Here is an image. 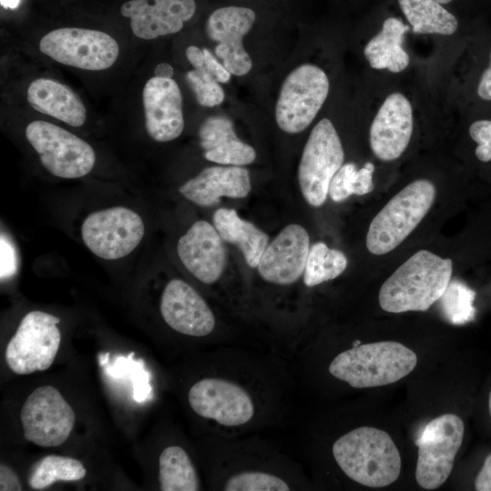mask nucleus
Returning a JSON list of instances; mask_svg holds the SVG:
<instances>
[{
	"label": "nucleus",
	"instance_id": "f257e3e1",
	"mask_svg": "<svg viewBox=\"0 0 491 491\" xmlns=\"http://www.w3.org/2000/svg\"><path fill=\"white\" fill-rule=\"evenodd\" d=\"M452 260L420 250L404 262L382 285L378 301L389 313L426 311L441 297L453 270Z\"/></svg>",
	"mask_w": 491,
	"mask_h": 491
},
{
	"label": "nucleus",
	"instance_id": "f03ea898",
	"mask_svg": "<svg viewBox=\"0 0 491 491\" xmlns=\"http://www.w3.org/2000/svg\"><path fill=\"white\" fill-rule=\"evenodd\" d=\"M339 468L351 480L367 487H385L401 471V457L386 431L360 426L339 436L332 446Z\"/></svg>",
	"mask_w": 491,
	"mask_h": 491
},
{
	"label": "nucleus",
	"instance_id": "7ed1b4c3",
	"mask_svg": "<svg viewBox=\"0 0 491 491\" xmlns=\"http://www.w3.org/2000/svg\"><path fill=\"white\" fill-rule=\"evenodd\" d=\"M417 364L416 353L396 341L355 344L337 354L328 372L355 388L393 384L409 375Z\"/></svg>",
	"mask_w": 491,
	"mask_h": 491
},
{
	"label": "nucleus",
	"instance_id": "20e7f679",
	"mask_svg": "<svg viewBox=\"0 0 491 491\" xmlns=\"http://www.w3.org/2000/svg\"><path fill=\"white\" fill-rule=\"evenodd\" d=\"M435 197L436 187L429 180L405 186L372 220L366 235L368 251L379 256L398 246L428 213Z\"/></svg>",
	"mask_w": 491,
	"mask_h": 491
},
{
	"label": "nucleus",
	"instance_id": "39448f33",
	"mask_svg": "<svg viewBox=\"0 0 491 491\" xmlns=\"http://www.w3.org/2000/svg\"><path fill=\"white\" fill-rule=\"evenodd\" d=\"M329 92L326 74L312 64H303L284 80L276 101L275 116L281 130L289 134L304 131L313 122Z\"/></svg>",
	"mask_w": 491,
	"mask_h": 491
},
{
	"label": "nucleus",
	"instance_id": "423d86ee",
	"mask_svg": "<svg viewBox=\"0 0 491 491\" xmlns=\"http://www.w3.org/2000/svg\"><path fill=\"white\" fill-rule=\"evenodd\" d=\"M191 409L223 428H242L256 416V400L243 385L225 377H205L189 389Z\"/></svg>",
	"mask_w": 491,
	"mask_h": 491
},
{
	"label": "nucleus",
	"instance_id": "0eeeda50",
	"mask_svg": "<svg viewBox=\"0 0 491 491\" xmlns=\"http://www.w3.org/2000/svg\"><path fill=\"white\" fill-rule=\"evenodd\" d=\"M464 433V422L456 414L441 415L426 425L416 440L418 457L415 476L420 487L434 490L446 481Z\"/></svg>",
	"mask_w": 491,
	"mask_h": 491
},
{
	"label": "nucleus",
	"instance_id": "6e6552de",
	"mask_svg": "<svg viewBox=\"0 0 491 491\" xmlns=\"http://www.w3.org/2000/svg\"><path fill=\"white\" fill-rule=\"evenodd\" d=\"M344 158L334 125L327 118L321 119L308 136L298 166L300 190L309 205L317 207L326 202L331 179L343 165Z\"/></svg>",
	"mask_w": 491,
	"mask_h": 491
},
{
	"label": "nucleus",
	"instance_id": "1a4fd4ad",
	"mask_svg": "<svg viewBox=\"0 0 491 491\" xmlns=\"http://www.w3.org/2000/svg\"><path fill=\"white\" fill-rule=\"evenodd\" d=\"M25 136L43 166L57 177L79 178L90 173L95 165L92 146L58 125L33 121L25 128Z\"/></svg>",
	"mask_w": 491,
	"mask_h": 491
},
{
	"label": "nucleus",
	"instance_id": "9d476101",
	"mask_svg": "<svg viewBox=\"0 0 491 491\" xmlns=\"http://www.w3.org/2000/svg\"><path fill=\"white\" fill-rule=\"evenodd\" d=\"M59 322V317L38 310L23 317L5 352L12 372L28 375L52 366L61 343Z\"/></svg>",
	"mask_w": 491,
	"mask_h": 491
},
{
	"label": "nucleus",
	"instance_id": "9b49d317",
	"mask_svg": "<svg viewBox=\"0 0 491 491\" xmlns=\"http://www.w3.org/2000/svg\"><path fill=\"white\" fill-rule=\"evenodd\" d=\"M40 51L63 65L85 70H104L116 60L119 46L101 31L65 27L53 30L39 42Z\"/></svg>",
	"mask_w": 491,
	"mask_h": 491
},
{
	"label": "nucleus",
	"instance_id": "f8f14e48",
	"mask_svg": "<svg viewBox=\"0 0 491 491\" xmlns=\"http://www.w3.org/2000/svg\"><path fill=\"white\" fill-rule=\"evenodd\" d=\"M145 234L141 216L134 210L114 206L89 214L81 226L86 247L105 260L129 255L140 244Z\"/></svg>",
	"mask_w": 491,
	"mask_h": 491
},
{
	"label": "nucleus",
	"instance_id": "ddd939ff",
	"mask_svg": "<svg viewBox=\"0 0 491 491\" xmlns=\"http://www.w3.org/2000/svg\"><path fill=\"white\" fill-rule=\"evenodd\" d=\"M20 420L27 441L42 447H54L69 437L75 414L55 387L42 386L25 399Z\"/></svg>",
	"mask_w": 491,
	"mask_h": 491
},
{
	"label": "nucleus",
	"instance_id": "4468645a",
	"mask_svg": "<svg viewBox=\"0 0 491 491\" xmlns=\"http://www.w3.org/2000/svg\"><path fill=\"white\" fill-rule=\"evenodd\" d=\"M256 19L253 9L230 5L215 9L206 20V34L217 43L215 54L231 75H245L253 66L243 45V37L251 30Z\"/></svg>",
	"mask_w": 491,
	"mask_h": 491
},
{
	"label": "nucleus",
	"instance_id": "2eb2a0df",
	"mask_svg": "<svg viewBox=\"0 0 491 491\" xmlns=\"http://www.w3.org/2000/svg\"><path fill=\"white\" fill-rule=\"evenodd\" d=\"M310 249L307 231L297 224L284 227L266 247L257 266L266 282L287 286L303 275Z\"/></svg>",
	"mask_w": 491,
	"mask_h": 491
},
{
	"label": "nucleus",
	"instance_id": "dca6fc26",
	"mask_svg": "<svg viewBox=\"0 0 491 491\" xmlns=\"http://www.w3.org/2000/svg\"><path fill=\"white\" fill-rule=\"evenodd\" d=\"M160 313L173 330L190 336L202 337L211 334L215 317L205 299L189 284L173 279L163 290Z\"/></svg>",
	"mask_w": 491,
	"mask_h": 491
},
{
	"label": "nucleus",
	"instance_id": "f3484780",
	"mask_svg": "<svg viewBox=\"0 0 491 491\" xmlns=\"http://www.w3.org/2000/svg\"><path fill=\"white\" fill-rule=\"evenodd\" d=\"M215 227L205 220L195 222L176 246L184 266L200 282L215 283L224 273L226 252Z\"/></svg>",
	"mask_w": 491,
	"mask_h": 491
},
{
	"label": "nucleus",
	"instance_id": "a211bd4d",
	"mask_svg": "<svg viewBox=\"0 0 491 491\" xmlns=\"http://www.w3.org/2000/svg\"><path fill=\"white\" fill-rule=\"evenodd\" d=\"M413 133V112L400 93L389 95L377 111L369 131L370 146L382 161L397 159L406 149Z\"/></svg>",
	"mask_w": 491,
	"mask_h": 491
},
{
	"label": "nucleus",
	"instance_id": "6ab92c4d",
	"mask_svg": "<svg viewBox=\"0 0 491 491\" xmlns=\"http://www.w3.org/2000/svg\"><path fill=\"white\" fill-rule=\"evenodd\" d=\"M195 9V0H130L120 12L130 18L135 35L150 40L179 32Z\"/></svg>",
	"mask_w": 491,
	"mask_h": 491
},
{
	"label": "nucleus",
	"instance_id": "aec40b11",
	"mask_svg": "<svg viewBox=\"0 0 491 491\" xmlns=\"http://www.w3.org/2000/svg\"><path fill=\"white\" fill-rule=\"evenodd\" d=\"M145 128L151 138L169 142L177 138L185 126L182 95L172 78L152 77L143 90Z\"/></svg>",
	"mask_w": 491,
	"mask_h": 491
},
{
	"label": "nucleus",
	"instance_id": "412c9836",
	"mask_svg": "<svg viewBox=\"0 0 491 491\" xmlns=\"http://www.w3.org/2000/svg\"><path fill=\"white\" fill-rule=\"evenodd\" d=\"M251 190L249 171L242 166H209L179 187L190 202L204 207L220 203L222 196L246 197Z\"/></svg>",
	"mask_w": 491,
	"mask_h": 491
},
{
	"label": "nucleus",
	"instance_id": "4be33fe9",
	"mask_svg": "<svg viewBox=\"0 0 491 491\" xmlns=\"http://www.w3.org/2000/svg\"><path fill=\"white\" fill-rule=\"evenodd\" d=\"M198 137L204 156L210 162L242 166L256 160L255 149L237 137L232 120L225 116L206 118L199 127Z\"/></svg>",
	"mask_w": 491,
	"mask_h": 491
},
{
	"label": "nucleus",
	"instance_id": "5701e85b",
	"mask_svg": "<svg viewBox=\"0 0 491 491\" xmlns=\"http://www.w3.org/2000/svg\"><path fill=\"white\" fill-rule=\"evenodd\" d=\"M27 101L36 111L72 126H81L85 121L86 111L82 100L71 88L57 81L35 79L27 89Z\"/></svg>",
	"mask_w": 491,
	"mask_h": 491
},
{
	"label": "nucleus",
	"instance_id": "b1692460",
	"mask_svg": "<svg viewBox=\"0 0 491 491\" xmlns=\"http://www.w3.org/2000/svg\"><path fill=\"white\" fill-rule=\"evenodd\" d=\"M409 29V25L401 19L387 17L383 22L381 30L369 40L364 49L370 66L393 73L405 70L409 64V56L403 47V43Z\"/></svg>",
	"mask_w": 491,
	"mask_h": 491
},
{
	"label": "nucleus",
	"instance_id": "393cba45",
	"mask_svg": "<svg viewBox=\"0 0 491 491\" xmlns=\"http://www.w3.org/2000/svg\"><path fill=\"white\" fill-rule=\"evenodd\" d=\"M213 223L221 238L237 246L250 267H257L269 236L251 222L240 218L234 209H217Z\"/></svg>",
	"mask_w": 491,
	"mask_h": 491
},
{
	"label": "nucleus",
	"instance_id": "a878e982",
	"mask_svg": "<svg viewBox=\"0 0 491 491\" xmlns=\"http://www.w3.org/2000/svg\"><path fill=\"white\" fill-rule=\"evenodd\" d=\"M408 24L416 34L450 35L458 27V20L435 0H397Z\"/></svg>",
	"mask_w": 491,
	"mask_h": 491
},
{
	"label": "nucleus",
	"instance_id": "bb28decb",
	"mask_svg": "<svg viewBox=\"0 0 491 491\" xmlns=\"http://www.w3.org/2000/svg\"><path fill=\"white\" fill-rule=\"evenodd\" d=\"M158 480L163 491H196L200 481L195 466L179 446L165 447L158 459Z\"/></svg>",
	"mask_w": 491,
	"mask_h": 491
},
{
	"label": "nucleus",
	"instance_id": "cd10ccee",
	"mask_svg": "<svg viewBox=\"0 0 491 491\" xmlns=\"http://www.w3.org/2000/svg\"><path fill=\"white\" fill-rule=\"evenodd\" d=\"M86 469L76 458L49 455L40 459L32 468L29 485L33 489L40 490L57 481L74 482L84 478Z\"/></svg>",
	"mask_w": 491,
	"mask_h": 491
},
{
	"label": "nucleus",
	"instance_id": "c85d7f7f",
	"mask_svg": "<svg viewBox=\"0 0 491 491\" xmlns=\"http://www.w3.org/2000/svg\"><path fill=\"white\" fill-rule=\"evenodd\" d=\"M347 266V258L337 249L329 248L325 243L311 246L304 271V283L313 287L339 276Z\"/></svg>",
	"mask_w": 491,
	"mask_h": 491
},
{
	"label": "nucleus",
	"instance_id": "c756f323",
	"mask_svg": "<svg viewBox=\"0 0 491 491\" xmlns=\"http://www.w3.org/2000/svg\"><path fill=\"white\" fill-rule=\"evenodd\" d=\"M374 171L372 163H366L360 169L353 163L343 165L331 179L328 195L333 201L341 202L352 195H363L372 192Z\"/></svg>",
	"mask_w": 491,
	"mask_h": 491
},
{
	"label": "nucleus",
	"instance_id": "7c9ffc66",
	"mask_svg": "<svg viewBox=\"0 0 491 491\" xmlns=\"http://www.w3.org/2000/svg\"><path fill=\"white\" fill-rule=\"evenodd\" d=\"M476 293L466 284L450 281L445 292L438 299L443 317L456 326L465 325L474 320Z\"/></svg>",
	"mask_w": 491,
	"mask_h": 491
},
{
	"label": "nucleus",
	"instance_id": "2f4dec72",
	"mask_svg": "<svg viewBox=\"0 0 491 491\" xmlns=\"http://www.w3.org/2000/svg\"><path fill=\"white\" fill-rule=\"evenodd\" d=\"M225 491H286L291 490L288 481L276 472L257 468L234 471L221 485Z\"/></svg>",
	"mask_w": 491,
	"mask_h": 491
},
{
	"label": "nucleus",
	"instance_id": "473e14b6",
	"mask_svg": "<svg viewBox=\"0 0 491 491\" xmlns=\"http://www.w3.org/2000/svg\"><path fill=\"white\" fill-rule=\"evenodd\" d=\"M185 79L200 105L214 107L224 101L223 87L205 68H194L188 71Z\"/></svg>",
	"mask_w": 491,
	"mask_h": 491
},
{
	"label": "nucleus",
	"instance_id": "72a5a7b5",
	"mask_svg": "<svg viewBox=\"0 0 491 491\" xmlns=\"http://www.w3.org/2000/svg\"><path fill=\"white\" fill-rule=\"evenodd\" d=\"M471 138L477 143L476 156L482 162L491 160V120H478L469 127Z\"/></svg>",
	"mask_w": 491,
	"mask_h": 491
},
{
	"label": "nucleus",
	"instance_id": "f704fd0d",
	"mask_svg": "<svg viewBox=\"0 0 491 491\" xmlns=\"http://www.w3.org/2000/svg\"><path fill=\"white\" fill-rule=\"evenodd\" d=\"M1 279H6L15 274L17 270V256L11 242L1 235Z\"/></svg>",
	"mask_w": 491,
	"mask_h": 491
},
{
	"label": "nucleus",
	"instance_id": "c9c22d12",
	"mask_svg": "<svg viewBox=\"0 0 491 491\" xmlns=\"http://www.w3.org/2000/svg\"><path fill=\"white\" fill-rule=\"evenodd\" d=\"M203 52L205 54V65L201 68H205L220 84L227 83L230 80L231 73L225 67L223 64L218 62V60L207 48H203Z\"/></svg>",
	"mask_w": 491,
	"mask_h": 491
},
{
	"label": "nucleus",
	"instance_id": "e433bc0d",
	"mask_svg": "<svg viewBox=\"0 0 491 491\" xmlns=\"http://www.w3.org/2000/svg\"><path fill=\"white\" fill-rule=\"evenodd\" d=\"M0 490H21L22 485L16 474L6 465L0 466Z\"/></svg>",
	"mask_w": 491,
	"mask_h": 491
},
{
	"label": "nucleus",
	"instance_id": "4c0bfd02",
	"mask_svg": "<svg viewBox=\"0 0 491 491\" xmlns=\"http://www.w3.org/2000/svg\"><path fill=\"white\" fill-rule=\"evenodd\" d=\"M475 488L477 491H491V454L486 457L476 477Z\"/></svg>",
	"mask_w": 491,
	"mask_h": 491
},
{
	"label": "nucleus",
	"instance_id": "58836bf2",
	"mask_svg": "<svg viewBox=\"0 0 491 491\" xmlns=\"http://www.w3.org/2000/svg\"><path fill=\"white\" fill-rule=\"evenodd\" d=\"M477 95L484 100L491 101V53L489 65L482 74L478 84Z\"/></svg>",
	"mask_w": 491,
	"mask_h": 491
},
{
	"label": "nucleus",
	"instance_id": "ea45409f",
	"mask_svg": "<svg viewBox=\"0 0 491 491\" xmlns=\"http://www.w3.org/2000/svg\"><path fill=\"white\" fill-rule=\"evenodd\" d=\"M185 55L194 68L198 69L205 65V54L203 49L195 45H190L185 50Z\"/></svg>",
	"mask_w": 491,
	"mask_h": 491
},
{
	"label": "nucleus",
	"instance_id": "a19ab883",
	"mask_svg": "<svg viewBox=\"0 0 491 491\" xmlns=\"http://www.w3.org/2000/svg\"><path fill=\"white\" fill-rule=\"evenodd\" d=\"M173 74V67L165 62L158 64L155 69V75L156 77L171 78Z\"/></svg>",
	"mask_w": 491,
	"mask_h": 491
},
{
	"label": "nucleus",
	"instance_id": "79ce46f5",
	"mask_svg": "<svg viewBox=\"0 0 491 491\" xmlns=\"http://www.w3.org/2000/svg\"><path fill=\"white\" fill-rule=\"evenodd\" d=\"M2 6L5 8L14 9L19 5V0H1Z\"/></svg>",
	"mask_w": 491,
	"mask_h": 491
},
{
	"label": "nucleus",
	"instance_id": "37998d69",
	"mask_svg": "<svg viewBox=\"0 0 491 491\" xmlns=\"http://www.w3.org/2000/svg\"><path fill=\"white\" fill-rule=\"evenodd\" d=\"M109 361V353L99 355V364L101 366L106 365Z\"/></svg>",
	"mask_w": 491,
	"mask_h": 491
},
{
	"label": "nucleus",
	"instance_id": "c03bdc74",
	"mask_svg": "<svg viewBox=\"0 0 491 491\" xmlns=\"http://www.w3.org/2000/svg\"><path fill=\"white\" fill-rule=\"evenodd\" d=\"M435 1L437 2V3H440V4H442L444 5H446V4H449V3L453 2L454 0H435Z\"/></svg>",
	"mask_w": 491,
	"mask_h": 491
},
{
	"label": "nucleus",
	"instance_id": "a18cd8bd",
	"mask_svg": "<svg viewBox=\"0 0 491 491\" xmlns=\"http://www.w3.org/2000/svg\"><path fill=\"white\" fill-rule=\"evenodd\" d=\"M488 408H489V413L491 416V390H490L489 397H488Z\"/></svg>",
	"mask_w": 491,
	"mask_h": 491
}]
</instances>
